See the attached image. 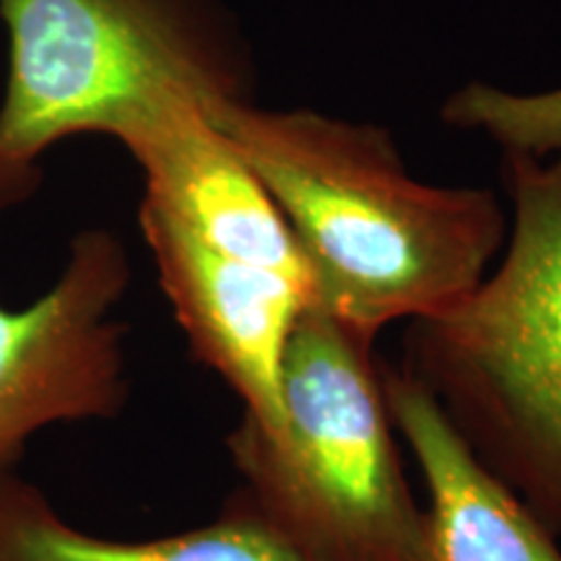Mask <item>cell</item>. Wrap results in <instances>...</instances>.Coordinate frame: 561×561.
<instances>
[{
    "label": "cell",
    "mask_w": 561,
    "mask_h": 561,
    "mask_svg": "<svg viewBox=\"0 0 561 561\" xmlns=\"http://www.w3.org/2000/svg\"><path fill=\"white\" fill-rule=\"evenodd\" d=\"M203 112L289 224L314 305L364 339L450 310L507 244L510 221L494 193L413 180L377 125L248 100Z\"/></svg>",
    "instance_id": "cell-1"
},
{
    "label": "cell",
    "mask_w": 561,
    "mask_h": 561,
    "mask_svg": "<svg viewBox=\"0 0 561 561\" xmlns=\"http://www.w3.org/2000/svg\"><path fill=\"white\" fill-rule=\"evenodd\" d=\"M551 157L504 151V261L450 310L413 320L398 367L561 541V151Z\"/></svg>",
    "instance_id": "cell-2"
},
{
    "label": "cell",
    "mask_w": 561,
    "mask_h": 561,
    "mask_svg": "<svg viewBox=\"0 0 561 561\" xmlns=\"http://www.w3.org/2000/svg\"><path fill=\"white\" fill-rule=\"evenodd\" d=\"M284 426L227 434L234 491L301 561H424L426 512L403 471L382 362L310 305L280 362Z\"/></svg>",
    "instance_id": "cell-3"
},
{
    "label": "cell",
    "mask_w": 561,
    "mask_h": 561,
    "mask_svg": "<svg viewBox=\"0 0 561 561\" xmlns=\"http://www.w3.org/2000/svg\"><path fill=\"white\" fill-rule=\"evenodd\" d=\"M0 214L42 185L39 161L81 133L121 138L174 94L244 100V60L208 0H0Z\"/></svg>",
    "instance_id": "cell-4"
},
{
    "label": "cell",
    "mask_w": 561,
    "mask_h": 561,
    "mask_svg": "<svg viewBox=\"0 0 561 561\" xmlns=\"http://www.w3.org/2000/svg\"><path fill=\"white\" fill-rule=\"evenodd\" d=\"M130 257L104 227L81 229L58 278L26 307L0 305V481L58 424L112 421L130 401L125 322Z\"/></svg>",
    "instance_id": "cell-5"
},
{
    "label": "cell",
    "mask_w": 561,
    "mask_h": 561,
    "mask_svg": "<svg viewBox=\"0 0 561 561\" xmlns=\"http://www.w3.org/2000/svg\"><path fill=\"white\" fill-rule=\"evenodd\" d=\"M138 224L191 354L240 398L244 419L276 434L280 362L301 312L314 305L312 286L206 248L149 201H140Z\"/></svg>",
    "instance_id": "cell-6"
},
{
    "label": "cell",
    "mask_w": 561,
    "mask_h": 561,
    "mask_svg": "<svg viewBox=\"0 0 561 561\" xmlns=\"http://www.w3.org/2000/svg\"><path fill=\"white\" fill-rule=\"evenodd\" d=\"M117 140L144 172V201L187 234L221 255L312 286L278 206L193 96H170Z\"/></svg>",
    "instance_id": "cell-7"
},
{
    "label": "cell",
    "mask_w": 561,
    "mask_h": 561,
    "mask_svg": "<svg viewBox=\"0 0 561 561\" xmlns=\"http://www.w3.org/2000/svg\"><path fill=\"white\" fill-rule=\"evenodd\" d=\"M382 385L430 496L424 561H561L559 538L473 458L430 392L385 362Z\"/></svg>",
    "instance_id": "cell-8"
},
{
    "label": "cell",
    "mask_w": 561,
    "mask_h": 561,
    "mask_svg": "<svg viewBox=\"0 0 561 561\" xmlns=\"http://www.w3.org/2000/svg\"><path fill=\"white\" fill-rule=\"evenodd\" d=\"M0 561H301L229 494L214 520L159 538H107L76 528L19 473L0 481Z\"/></svg>",
    "instance_id": "cell-9"
},
{
    "label": "cell",
    "mask_w": 561,
    "mask_h": 561,
    "mask_svg": "<svg viewBox=\"0 0 561 561\" xmlns=\"http://www.w3.org/2000/svg\"><path fill=\"white\" fill-rule=\"evenodd\" d=\"M453 128L486 133L504 151L551 157L561 151V87L541 94H515L489 83H468L442 107Z\"/></svg>",
    "instance_id": "cell-10"
}]
</instances>
